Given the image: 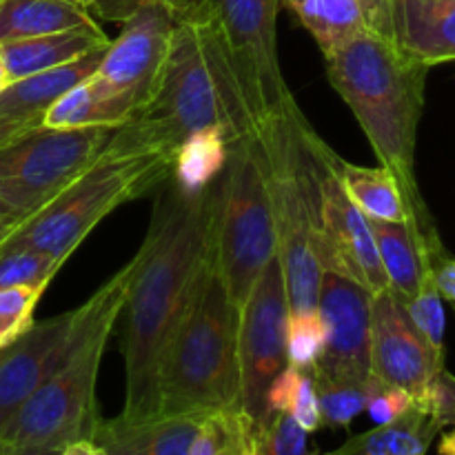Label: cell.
Here are the masks:
<instances>
[{
    "instance_id": "6da1fadb",
    "label": "cell",
    "mask_w": 455,
    "mask_h": 455,
    "mask_svg": "<svg viewBox=\"0 0 455 455\" xmlns=\"http://www.w3.org/2000/svg\"><path fill=\"white\" fill-rule=\"evenodd\" d=\"M149 231L133 256L124 298L123 354L127 369L124 420L158 418V378L164 351L185 311L200 265L212 244L216 182L185 196L167 182Z\"/></svg>"
},
{
    "instance_id": "7a4b0ae2",
    "label": "cell",
    "mask_w": 455,
    "mask_h": 455,
    "mask_svg": "<svg viewBox=\"0 0 455 455\" xmlns=\"http://www.w3.org/2000/svg\"><path fill=\"white\" fill-rule=\"evenodd\" d=\"M324 62L329 83L354 111L380 167L398 180L411 227L425 240H440L416 180V138L431 67L373 29L329 52Z\"/></svg>"
},
{
    "instance_id": "3957f363",
    "label": "cell",
    "mask_w": 455,
    "mask_h": 455,
    "mask_svg": "<svg viewBox=\"0 0 455 455\" xmlns=\"http://www.w3.org/2000/svg\"><path fill=\"white\" fill-rule=\"evenodd\" d=\"M120 129L172 154L203 132L222 133L229 147L258 133L212 4L200 16L178 18L154 96Z\"/></svg>"
},
{
    "instance_id": "277c9868",
    "label": "cell",
    "mask_w": 455,
    "mask_h": 455,
    "mask_svg": "<svg viewBox=\"0 0 455 455\" xmlns=\"http://www.w3.org/2000/svg\"><path fill=\"white\" fill-rule=\"evenodd\" d=\"M173 156L160 147L132 140L118 127L87 172L29 216L0 227V256L9 251H40L65 265L102 218L167 185Z\"/></svg>"
},
{
    "instance_id": "5b68a950",
    "label": "cell",
    "mask_w": 455,
    "mask_h": 455,
    "mask_svg": "<svg viewBox=\"0 0 455 455\" xmlns=\"http://www.w3.org/2000/svg\"><path fill=\"white\" fill-rule=\"evenodd\" d=\"M238 323L240 311L227 291L209 244L164 351L158 378V418L243 409Z\"/></svg>"
},
{
    "instance_id": "8992f818",
    "label": "cell",
    "mask_w": 455,
    "mask_h": 455,
    "mask_svg": "<svg viewBox=\"0 0 455 455\" xmlns=\"http://www.w3.org/2000/svg\"><path fill=\"white\" fill-rule=\"evenodd\" d=\"M132 274L133 260L78 307L74 349L0 429V443L9 449H65L78 440H92L100 420L96 407L98 369L111 329L123 314Z\"/></svg>"
},
{
    "instance_id": "52a82bcc",
    "label": "cell",
    "mask_w": 455,
    "mask_h": 455,
    "mask_svg": "<svg viewBox=\"0 0 455 455\" xmlns=\"http://www.w3.org/2000/svg\"><path fill=\"white\" fill-rule=\"evenodd\" d=\"M309 129L300 107L267 120L258 129L278 235V260L291 314L318 309L324 271L315 240L318 178L307 140Z\"/></svg>"
},
{
    "instance_id": "ba28073f",
    "label": "cell",
    "mask_w": 455,
    "mask_h": 455,
    "mask_svg": "<svg viewBox=\"0 0 455 455\" xmlns=\"http://www.w3.org/2000/svg\"><path fill=\"white\" fill-rule=\"evenodd\" d=\"M212 249L235 309L247 300L260 271L278 256L265 154L258 133L229 147L216 180Z\"/></svg>"
},
{
    "instance_id": "9c48e42d",
    "label": "cell",
    "mask_w": 455,
    "mask_h": 455,
    "mask_svg": "<svg viewBox=\"0 0 455 455\" xmlns=\"http://www.w3.org/2000/svg\"><path fill=\"white\" fill-rule=\"evenodd\" d=\"M118 127H34L0 147V213L29 216L87 172Z\"/></svg>"
},
{
    "instance_id": "30bf717a",
    "label": "cell",
    "mask_w": 455,
    "mask_h": 455,
    "mask_svg": "<svg viewBox=\"0 0 455 455\" xmlns=\"http://www.w3.org/2000/svg\"><path fill=\"white\" fill-rule=\"evenodd\" d=\"M278 9L280 0H212L256 129L298 107L280 67Z\"/></svg>"
},
{
    "instance_id": "8fae6325",
    "label": "cell",
    "mask_w": 455,
    "mask_h": 455,
    "mask_svg": "<svg viewBox=\"0 0 455 455\" xmlns=\"http://www.w3.org/2000/svg\"><path fill=\"white\" fill-rule=\"evenodd\" d=\"M318 178V209H315V240L324 271H336L363 284L371 296L389 289L380 253L369 218L347 196L336 167V151L314 132L307 133Z\"/></svg>"
},
{
    "instance_id": "7c38bea8",
    "label": "cell",
    "mask_w": 455,
    "mask_h": 455,
    "mask_svg": "<svg viewBox=\"0 0 455 455\" xmlns=\"http://www.w3.org/2000/svg\"><path fill=\"white\" fill-rule=\"evenodd\" d=\"M289 298L278 256L260 271L247 300L240 307L238 363L240 407L260 425L269 416V387L289 367Z\"/></svg>"
},
{
    "instance_id": "4fadbf2b",
    "label": "cell",
    "mask_w": 455,
    "mask_h": 455,
    "mask_svg": "<svg viewBox=\"0 0 455 455\" xmlns=\"http://www.w3.org/2000/svg\"><path fill=\"white\" fill-rule=\"evenodd\" d=\"M176 22L178 18L160 0H147L123 22L118 38L107 44L96 78L132 116L158 87Z\"/></svg>"
},
{
    "instance_id": "5bb4252c",
    "label": "cell",
    "mask_w": 455,
    "mask_h": 455,
    "mask_svg": "<svg viewBox=\"0 0 455 455\" xmlns=\"http://www.w3.org/2000/svg\"><path fill=\"white\" fill-rule=\"evenodd\" d=\"M371 298L363 284L323 271L318 314L324 349L309 373L360 382L371 378Z\"/></svg>"
},
{
    "instance_id": "9a60e30c",
    "label": "cell",
    "mask_w": 455,
    "mask_h": 455,
    "mask_svg": "<svg viewBox=\"0 0 455 455\" xmlns=\"http://www.w3.org/2000/svg\"><path fill=\"white\" fill-rule=\"evenodd\" d=\"M444 369L391 289L371 298V373L420 400Z\"/></svg>"
},
{
    "instance_id": "2e32d148",
    "label": "cell",
    "mask_w": 455,
    "mask_h": 455,
    "mask_svg": "<svg viewBox=\"0 0 455 455\" xmlns=\"http://www.w3.org/2000/svg\"><path fill=\"white\" fill-rule=\"evenodd\" d=\"M78 336V309L31 323L0 349V429L27 398L60 369Z\"/></svg>"
},
{
    "instance_id": "e0dca14e",
    "label": "cell",
    "mask_w": 455,
    "mask_h": 455,
    "mask_svg": "<svg viewBox=\"0 0 455 455\" xmlns=\"http://www.w3.org/2000/svg\"><path fill=\"white\" fill-rule=\"evenodd\" d=\"M204 416L98 420L92 440L107 455H189Z\"/></svg>"
},
{
    "instance_id": "ac0fdd59",
    "label": "cell",
    "mask_w": 455,
    "mask_h": 455,
    "mask_svg": "<svg viewBox=\"0 0 455 455\" xmlns=\"http://www.w3.org/2000/svg\"><path fill=\"white\" fill-rule=\"evenodd\" d=\"M395 44L427 67L455 60V0H395Z\"/></svg>"
},
{
    "instance_id": "d6986e66",
    "label": "cell",
    "mask_w": 455,
    "mask_h": 455,
    "mask_svg": "<svg viewBox=\"0 0 455 455\" xmlns=\"http://www.w3.org/2000/svg\"><path fill=\"white\" fill-rule=\"evenodd\" d=\"M369 225L376 238L389 289L400 302H409L434 274L431 265L444 253L443 243L425 240L409 222L369 220Z\"/></svg>"
},
{
    "instance_id": "ffe728a7",
    "label": "cell",
    "mask_w": 455,
    "mask_h": 455,
    "mask_svg": "<svg viewBox=\"0 0 455 455\" xmlns=\"http://www.w3.org/2000/svg\"><path fill=\"white\" fill-rule=\"evenodd\" d=\"M105 49H93L84 53L78 60L65 62V65L52 67V69L38 71L27 78L13 80L0 92V116L4 118H20L40 123L43 114L71 87L83 80L92 78L98 71Z\"/></svg>"
},
{
    "instance_id": "44dd1931",
    "label": "cell",
    "mask_w": 455,
    "mask_h": 455,
    "mask_svg": "<svg viewBox=\"0 0 455 455\" xmlns=\"http://www.w3.org/2000/svg\"><path fill=\"white\" fill-rule=\"evenodd\" d=\"M107 44H109V38L102 34L100 27L87 25L0 44V58H3L9 83H13V80L27 78L38 71L78 60L84 53L107 47Z\"/></svg>"
},
{
    "instance_id": "7402d4cb",
    "label": "cell",
    "mask_w": 455,
    "mask_h": 455,
    "mask_svg": "<svg viewBox=\"0 0 455 455\" xmlns=\"http://www.w3.org/2000/svg\"><path fill=\"white\" fill-rule=\"evenodd\" d=\"M96 25L69 0H0V44Z\"/></svg>"
},
{
    "instance_id": "603a6c76",
    "label": "cell",
    "mask_w": 455,
    "mask_h": 455,
    "mask_svg": "<svg viewBox=\"0 0 455 455\" xmlns=\"http://www.w3.org/2000/svg\"><path fill=\"white\" fill-rule=\"evenodd\" d=\"M443 427L416 400L411 409L389 425H380L363 435L347 440L338 451L327 455H427L431 440Z\"/></svg>"
},
{
    "instance_id": "cb8c5ba5",
    "label": "cell",
    "mask_w": 455,
    "mask_h": 455,
    "mask_svg": "<svg viewBox=\"0 0 455 455\" xmlns=\"http://www.w3.org/2000/svg\"><path fill=\"white\" fill-rule=\"evenodd\" d=\"M333 167H336L347 196L354 200L355 207L369 220L409 222L411 225L403 189L394 173L387 172L385 167H360V164L347 163L338 154H333Z\"/></svg>"
},
{
    "instance_id": "d4e9b609",
    "label": "cell",
    "mask_w": 455,
    "mask_h": 455,
    "mask_svg": "<svg viewBox=\"0 0 455 455\" xmlns=\"http://www.w3.org/2000/svg\"><path fill=\"white\" fill-rule=\"evenodd\" d=\"M132 118L124 105L116 100L96 74L62 93L43 114L40 127L47 129H80V127H120Z\"/></svg>"
},
{
    "instance_id": "484cf974",
    "label": "cell",
    "mask_w": 455,
    "mask_h": 455,
    "mask_svg": "<svg viewBox=\"0 0 455 455\" xmlns=\"http://www.w3.org/2000/svg\"><path fill=\"white\" fill-rule=\"evenodd\" d=\"M327 56L369 29L363 0H283Z\"/></svg>"
},
{
    "instance_id": "4316f807",
    "label": "cell",
    "mask_w": 455,
    "mask_h": 455,
    "mask_svg": "<svg viewBox=\"0 0 455 455\" xmlns=\"http://www.w3.org/2000/svg\"><path fill=\"white\" fill-rule=\"evenodd\" d=\"M227 160H229V142L222 133H196L178 147L169 180L185 196L203 194L225 172Z\"/></svg>"
},
{
    "instance_id": "83f0119b",
    "label": "cell",
    "mask_w": 455,
    "mask_h": 455,
    "mask_svg": "<svg viewBox=\"0 0 455 455\" xmlns=\"http://www.w3.org/2000/svg\"><path fill=\"white\" fill-rule=\"evenodd\" d=\"M189 455H256V422L243 409L207 413Z\"/></svg>"
},
{
    "instance_id": "f1b7e54d",
    "label": "cell",
    "mask_w": 455,
    "mask_h": 455,
    "mask_svg": "<svg viewBox=\"0 0 455 455\" xmlns=\"http://www.w3.org/2000/svg\"><path fill=\"white\" fill-rule=\"evenodd\" d=\"M311 380H314L315 395H318L323 427H342V429H347L360 413L367 411V403L371 398L378 378L371 373L369 380L360 382L314 376L311 373Z\"/></svg>"
},
{
    "instance_id": "f546056e",
    "label": "cell",
    "mask_w": 455,
    "mask_h": 455,
    "mask_svg": "<svg viewBox=\"0 0 455 455\" xmlns=\"http://www.w3.org/2000/svg\"><path fill=\"white\" fill-rule=\"evenodd\" d=\"M324 349V324L315 311L289 314L287 354L289 364L300 371H311Z\"/></svg>"
},
{
    "instance_id": "4dcf8cb0",
    "label": "cell",
    "mask_w": 455,
    "mask_h": 455,
    "mask_svg": "<svg viewBox=\"0 0 455 455\" xmlns=\"http://www.w3.org/2000/svg\"><path fill=\"white\" fill-rule=\"evenodd\" d=\"M62 267L49 253L9 251L0 256V289L4 287H49L53 275Z\"/></svg>"
},
{
    "instance_id": "1f68e13d",
    "label": "cell",
    "mask_w": 455,
    "mask_h": 455,
    "mask_svg": "<svg viewBox=\"0 0 455 455\" xmlns=\"http://www.w3.org/2000/svg\"><path fill=\"white\" fill-rule=\"evenodd\" d=\"M403 305L407 309L409 318H411L413 327L420 331L427 345L434 349V354L444 358V307L443 296H440L438 287L434 283V274L425 280L416 298L403 302Z\"/></svg>"
},
{
    "instance_id": "d6a6232c",
    "label": "cell",
    "mask_w": 455,
    "mask_h": 455,
    "mask_svg": "<svg viewBox=\"0 0 455 455\" xmlns=\"http://www.w3.org/2000/svg\"><path fill=\"white\" fill-rule=\"evenodd\" d=\"M256 455H307V431L284 411L256 425Z\"/></svg>"
},
{
    "instance_id": "836d02e7",
    "label": "cell",
    "mask_w": 455,
    "mask_h": 455,
    "mask_svg": "<svg viewBox=\"0 0 455 455\" xmlns=\"http://www.w3.org/2000/svg\"><path fill=\"white\" fill-rule=\"evenodd\" d=\"M47 287H4L0 289V349L16 340L34 323L36 305Z\"/></svg>"
},
{
    "instance_id": "e575fe53",
    "label": "cell",
    "mask_w": 455,
    "mask_h": 455,
    "mask_svg": "<svg viewBox=\"0 0 455 455\" xmlns=\"http://www.w3.org/2000/svg\"><path fill=\"white\" fill-rule=\"evenodd\" d=\"M413 404H416V398H413L411 394H407V391L400 389V387L387 385V382L378 380L371 391V398H369L367 403V411L369 416H371V420L376 422V427H380L403 418Z\"/></svg>"
},
{
    "instance_id": "d590c367",
    "label": "cell",
    "mask_w": 455,
    "mask_h": 455,
    "mask_svg": "<svg viewBox=\"0 0 455 455\" xmlns=\"http://www.w3.org/2000/svg\"><path fill=\"white\" fill-rule=\"evenodd\" d=\"M420 404H425L427 411L431 413L435 422L440 427L455 425V376L443 369L438 376L431 380L427 394L418 400Z\"/></svg>"
},
{
    "instance_id": "8d00e7d4",
    "label": "cell",
    "mask_w": 455,
    "mask_h": 455,
    "mask_svg": "<svg viewBox=\"0 0 455 455\" xmlns=\"http://www.w3.org/2000/svg\"><path fill=\"white\" fill-rule=\"evenodd\" d=\"M287 413L307 431V434H314V431H318L320 427H323L318 395H315L314 380H311L309 371H302V378L300 382H298L296 394H293Z\"/></svg>"
},
{
    "instance_id": "74e56055",
    "label": "cell",
    "mask_w": 455,
    "mask_h": 455,
    "mask_svg": "<svg viewBox=\"0 0 455 455\" xmlns=\"http://www.w3.org/2000/svg\"><path fill=\"white\" fill-rule=\"evenodd\" d=\"M364 16H367L369 29L376 34L385 36V38L395 43V29H394V12L395 0H363Z\"/></svg>"
},
{
    "instance_id": "f35d334b",
    "label": "cell",
    "mask_w": 455,
    "mask_h": 455,
    "mask_svg": "<svg viewBox=\"0 0 455 455\" xmlns=\"http://www.w3.org/2000/svg\"><path fill=\"white\" fill-rule=\"evenodd\" d=\"M147 0H93L92 9L109 22H124L132 18Z\"/></svg>"
},
{
    "instance_id": "ab89813d",
    "label": "cell",
    "mask_w": 455,
    "mask_h": 455,
    "mask_svg": "<svg viewBox=\"0 0 455 455\" xmlns=\"http://www.w3.org/2000/svg\"><path fill=\"white\" fill-rule=\"evenodd\" d=\"M431 271H434V283L443 300L455 302V258L444 251L443 256L435 258Z\"/></svg>"
},
{
    "instance_id": "60d3db41",
    "label": "cell",
    "mask_w": 455,
    "mask_h": 455,
    "mask_svg": "<svg viewBox=\"0 0 455 455\" xmlns=\"http://www.w3.org/2000/svg\"><path fill=\"white\" fill-rule=\"evenodd\" d=\"M34 127H40V123H34V120H20V118H4V116H0V147L16 140L18 136L31 132Z\"/></svg>"
},
{
    "instance_id": "b9f144b4",
    "label": "cell",
    "mask_w": 455,
    "mask_h": 455,
    "mask_svg": "<svg viewBox=\"0 0 455 455\" xmlns=\"http://www.w3.org/2000/svg\"><path fill=\"white\" fill-rule=\"evenodd\" d=\"M176 18H194L209 9L212 0H160Z\"/></svg>"
},
{
    "instance_id": "7bdbcfd3",
    "label": "cell",
    "mask_w": 455,
    "mask_h": 455,
    "mask_svg": "<svg viewBox=\"0 0 455 455\" xmlns=\"http://www.w3.org/2000/svg\"><path fill=\"white\" fill-rule=\"evenodd\" d=\"M60 455H107L98 447L93 440H78V443H71L62 449Z\"/></svg>"
},
{
    "instance_id": "ee69618b",
    "label": "cell",
    "mask_w": 455,
    "mask_h": 455,
    "mask_svg": "<svg viewBox=\"0 0 455 455\" xmlns=\"http://www.w3.org/2000/svg\"><path fill=\"white\" fill-rule=\"evenodd\" d=\"M62 449L56 447H20V449H7L4 455H60Z\"/></svg>"
},
{
    "instance_id": "f6af8a7d",
    "label": "cell",
    "mask_w": 455,
    "mask_h": 455,
    "mask_svg": "<svg viewBox=\"0 0 455 455\" xmlns=\"http://www.w3.org/2000/svg\"><path fill=\"white\" fill-rule=\"evenodd\" d=\"M440 455H451L455 453V429L451 431V434H447L443 438V443H440Z\"/></svg>"
},
{
    "instance_id": "bcb514c9",
    "label": "cell",
    "mask_w": 455,
    "mask_h": 455,
    "mask_svg": "<svg viewBox=\"0 0 455 455\" xmlns=\"http://www.w3.org/2000/svg\"><path fill=\"white\" fill-rule=\"evenodd\" d=\"M9 84V78H7V71H4V65H3V58H0V92H3L4 87Z\"/></svg>"
},
{
    "instance_id": "7dc6e473",
    "label": "cell",
    "mask_w": 455,
    "mask_h": 455,
    "mask_svg": "<svg viewBox=\"0 0 455 455\" xmlns=\"http://www.w3.org/2000/svg\"><path fill=\"white\" fill-rule=\"evenodd\" d=\"M69 3H74V4H78V7H84V9H89L93 4V0H69Z\"/></svg>"
},
{
    "instance_id": "c3c4849f",
    "label": "cell",
    "mask_w": 455,
    "mask_h": 455,
    "mask_svg": "<svg viewBox=\"0 0 455 455\" xmlns=\"http://www.w3.org/2000/svg\"><path fill=\"white\" fill-rule=\"evenodd\" d=\"M9 220H12V218H7V216H4V213H0V227H3V225H7Z\"/></svg>"
},
{
    "instance_id": "681fc988",
    "label": "cell",
    "mask_w": 455,
    "mask_h": 455,
    "mask_svg": "<svg viewBox=\"0 0 455 455\" xmlns=\"http://www.w3.org/2000/svg\"><path fill=\"white\" fill-rule=\"evenodd\" d=\"M7 444H3V443H0V455H4V453H7Z\"/></svg>"
},
{
    "instance_id": "f907efd6",
    "label": "cell",
    "mask_w": 455,
    "mask_h": 455,
    "mask_svg": "<svg viewBox=\"0 0 455 455\" xmlns=\"http://www.w3.org/2000/svg\"><path fill=\"white\" fill-rule=\"evenodd\" d=\"M453 311H455V302H453Z\"/></svg>"
},
{
    "instance_id": "816d5d0a",
    "label": "cell",
    "mask_w": 455,
    "mask_h": 455,
    "mask_svg": "<svg viewBox=\"0 0 455 455\" xmlns=\"http://www.w3.org/2000/svg\"><path fill=\"white\" fill-rule=\"evenodd\" d=\"M307 455H309V453H307ZM314 455H318V453H314Z\"/></svg>"
},
{
    "instance_id": "f5cc1de1",
    "label": "cell",
    "mask_w": 455,
    "mask_h": 455,
    "mask_svg": "<svg viewBox=\"0 0 455 455\" xmlns=\"http://www.w3.org/2000/svg\"><path fill=\"white\" fill-rule=\"evenodd\" d=\"M451 455H455V453H451Z\"/></svg>"
}]
</instances>
